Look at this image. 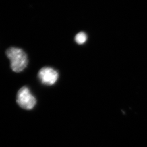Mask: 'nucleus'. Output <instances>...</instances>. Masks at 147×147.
Listing matches in <instances>:
<instances>
[{
    "label": "nucleus",
    "instance_id": "obj_3",
    "mask_svg": "<svg viewBox=\"0 0 147 147\" xmlns=\"http://www.w3.org/2000/svg\"><path fill=\"white\" fill-rule=\"evenodd\" d=\"M38 76L42 84L51 86L57 82L58 73L56 70L51 67H44L39 70Z\"/></svg>",
    "mask_w": 147,
    "mask_h": 147
},
{
    "label": "nucleus",
    "instance_id": "obj_2",
    "mask_svg": "<svg viewBox=\"0 0 147 147\" xmlns=\"http://www.w3.org/2000/svg\"><path fill=\"white\" fill-rule=\"evenodd\" d=\"M16 101L21 108L25 110H32L36 104L35 97L26 87H23L19 89L17 94Z\"/></svg>",
    "mask_w": 147,
    "mask_h": 147
},
{
    "label": "nucleus",
    "instance_id": "obj_1",
    "mask_svg": "<svg viewBox=\"0 0 147 147\" xmlns=\"http://www.w3.org/2000/svg\"><path fill=\"white\" fill-rule=\"evenodd\" d=\"M5 53L10 60L11 68L13 71L20 73L26 68L28 58L23 50L18 47H11L7 50Z\"/></svg>",
    "mask_w": 147,
    "mask_h": 147
},
{
    "label": "nucleus",
    "instance_id": "obj_4",
    "mask_svg": "<svg viewBox=\"0 0 147 147\" xmlns=\"http://www.w3.org/2000/svg\"><path fill=\"white\" fill-rule=\"evenodd\" d=\"M87 39V36L86 34L83 32L78 33L75 38V42L78 44H80V45L84 44V42H86Z\"/></svg>",
    "mask_w": 147,
    "mask_h": 147
}]
</instances>
